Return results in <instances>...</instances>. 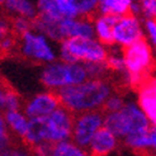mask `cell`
I'll return each mask as SVG.
<instances>
[{
    "label": "cell",
    "mask_w": 156,
    "mask_h": 156,
    "mask_svg": "<svg viewBox=\"0 0 156 156\" xmlns=\"http://www.w3.org/2000/svg\"><path fill=\"white\" fill-rule=\"evenodd\" d=\"M112 83L107 79H89L83 84L66 87L56 93L61 107L73 114L102 111L105 100L113 94Z\"/></svg>",
    "instance_id": "cell-1"
},
{
    "label": "cell",
    "mask_w": 156,
    "mask_h": 156,
    "mask_svg": "<svg viewBox=\"0 0 156 156\" xmlns=\"http://www.w3.org/2000/svg\"><path fill=\"white\" fill-rule=\"evenodd\" d=\"M103 127L112 132L117 138L124 140L128 136L147 132L151 126L140 107L135 103H128L118 112L104 114Z\"/></svg>",
    "instance_id": "cell-2"
},
{
    "label": "cell",
    "mask_w": 156,
    "mask_h": 156,
    "mask_svg": "<svg viewBox=\"0 0 156 156\" xmlns=\"http://www.w3.org/2000/svg\"><path fill=\"white\" fill-rule=\"evenodd\" d=\"M108 52L97 40L66 38L61 42V60L66 64H105Z\"/></svg>",
    "instance_id": "cell-3"
},
{
    "label": "cell",
    "mask_w": 156,
    "mask_h": 156,
    "mask_svg": "<svg viewBox=\"0 0 156 156\" xmlns=\"http://www.w3.org/2000/svg\"><path fill=\"white\" fill-rule=\"evenodd\" d=\"M87 80L89 76L83 64L53 62L46 66L41 74V83L51 90L79 85Z\"/></svg>",
    "instance_id": "cell-4"
},
{
    "label": "cell",
    "mask_w": 156,
    "mask_h": 156,
    "mask_svg": "<svg viewBox=\"0 0 156 156\" xmlns=\"http://www.w3.org/2000/svg\"><path fill=\"white\" fill-rule=\"evenodd\" d=\"M123 61L129 75L146 80L154 70V56L149 42L145 38L123 50Z\"/></svg>",
    "instance_id": "cell-5"
},
{
    "label": "cell",
    "mask_w": 156,
    "mask_h": 156,
    "mask_svg": "<svg viewBox=\"0 0 156 156\" xmlns=\"http://www.w3.org/2000/svg\"><path fill=\"white\" fill-rule=\"evenodd\" d=\"M103 123H104V113L102 111L75 114L73 133H71V138L74 141L73 144L87 151L93 136L97 133L98 129L103 127Z\"/></svg>",
    "instance_id": "cell-6"
},
{
    "label": "cell",
    "mask_w": 156,
    "mask_h": 156,
    "mask_svg": "<svg viewBox=\"0 0 156 156\" xmlns=\"http://www.w3.org/2000/svg\"><path fill=\"white\" fill-rule=\"evenodd\" d=\"M74 117L71 112L66 108L58 107L50 115L44 117V129H46V142L58 144L69 141L73 133Z\"/></svg>",
    "instance_id": "cell-7"
},
{
    "label": "cell",
    "mask_w": 156,
    "mask_h": 156,
    "mask_svg": "<svg viewBox=\"0 0 156 156\" xmlns=\"http://www.w3.org/2000/svg\"><path fill=\"white\" fill-rule=\"evenodd\" d=\"M17 56L24 57L28 61L37 62V64L38 62H52L56 58L55 52L46 41L44 36L33 34L32 32H28L22 37Z\"/></svg>",
    "instance_id": "cell-8"
},
{
    "label": "cell",
    "mask_w": 156,
    "mask_h": 156,
    "mask_svg": "<svg viewBox=\"0 0 156 156\" xmlns=\"http://www.w3.org/2000/svg\"><path fill=\"white\" fill-rule=\"evenodd\" d=\"M142 29L140 26L138 19L135 15H126V17L118 18L113 26V42L118 43L122 47L136 43L137 41L142 40Z\"/></svg>",
    "instance_id": "cell-9"
},
{
    "label": "cell",
    "mask_w": 156,
    "mask_h": 156,
    "mask_svg": "<svg viewBox=\"0 0 156 156\" xmlns=\"http://www.w3.org/2000/svg\"><path fill=\"white\" fill-rule=\"evenodd\" d=\"M60 105L61 104L56 93L50 90L47 93H42V94L36 95L29 102H27L24 107V112L26 115L29 117V119L44 118V117L50 115L53 111H56Z\"/></svg>",
    "instance_id": "cell-10"
},
{
    "label": "cell",
    "mask_w": 156,
    "mask_h": 156,
    "mask_svg": "<svg viewBox=\"0 0 156 156\" xmlns=\"http://www.w3.org/2000/svg\"><path fill=\"white\" fill-rule=\"evenodd\" d=\"M118 147V138L105 127H102L93 136L87 149L89 156H107Z\"/></svg>",
    "instance_id": "cell-11"
},
{
    "label": "cell",
    "mask_w": 156,
    "mask_h": 156,
    "mask_svg": "<svg viewBox=\"0 0 156 156\" xmlns=\"http://www.w3.org/2000/svg\"><path fill=\"white\" fill-rule=\"evenodd\" d=\"M115 17L112 15H99L94 19V32L97 33L99 42L102 44L112 46L113 42V26L117 22Z\"/></svg>",
    "instance_id": "cell-12"
},
{
    "label": "cell",
    "mask_w": 156,
    "mask_h": 156,
    "mask_svg": "<svg viewBox=\"0 0 156 156\" xmlns=\"http://www.w3.org/2000/svg\"><path fill=\"white\" fill-rule=\"evenodd\" d=\"M131 3V0H102L98 2V12L100 15L122 18L129 14Z\"/></svg>",
    "instance_id": "cell-13"
},
{
    "label": "cell",
    "mask_w": 156,
    "mask_h": 156,
    "mask_svg": "<svg viewBox=\"0 0 156 156\" xmlns=\"http://www.w3.org/2000/svg\"><path fill=\"white\" fill-rule=\"evenodd\" d=\"M2 9L4 13H14L18 14V17L26 18L32 20L37 17V9L36 6L24 0H8V2H2Z\"/></svg>",
    "instance_id": "cell-14"
},
{
    "label": "cell",
    "mask_w": 156,
    "mask_h": 156,
    "mask_svg": "<svg viewBox=\"0 0 156 156\" xmlns=\"http://www.w3.org/2000/svg\"><path fill=\"white\" fill-rule=\"evenodd\" d=\"M3 118L5 123H8L9 128L18 137H20V140L24 138L28 131V119L26 118V115H23L20 112L5 111L3 114Z\"/></svg>",
    "instance_id": "cell-15"
},
{
    "label": "cell",
    "mask_w": 156,
    "mask_h": 156,
    "mask_svg": "<svg viewBox=\"0 0 156 156\" xmlns=\"http://www.w3.org/2000/svg\"><path fill=\"white\" fill-rule=\"evenodd\" d=\"M50 156H89L88 152L70 141L53 144Z\"/></svg>",
    "instance_id": "cell-16"
},
{
    "label": "cell",
    "mask_w": 156,
    "mask_h": 156,
    "mask_svg": "<svg viewBox=\"0 0 156 156\" xmlns=\"http://www.w3.org/2000/svg\"><path fill=\"white\" fill-rule=\"evenodd\" d=\"M18 144H22V142L17 141V140L14 138L9 128L6 127L5 121L3 118V114L0 113V151H3L4 149H6V147H9V146H14Z\"/></svg>",
    "instance_id": "cell-17"
},
{
    "label": "cell",
    "mask_w": 156,
    "mask_h": 156,
    "mask_svg": "<svg viewBox=\"0 0 156 156\" xmlns=\"http://www.w3.org/2000/svg\"><path fill=\"white\" fill-rule=\"evenodd\" d=\"M124 100L121 95L118 94H112L111 97H109L107 100H105V103L102 108V112L104 114H108V113H114V112H118L121 111V109L124 107Z\"/></svg>",
    "instance_id": "cell-18"
},
{
    "label": "cell",
    "mask_w": 156,
    "mask_h": 156,
    "mask_svg": "<svg viewBox=\"0 0 156 156\" xmlns=\"http://www.w3.org/2000/svg\"><path fill=\"white\" fill-rule=\"evenodd\" d=\"M105 66L108 70L113 73H124L126 71V66H124V61L122 56L118 55H109L105 60Z\"/></svg>",
    "instance_id": "cell-19"
},
{
    "label": "cell",
    "mask_w": 156,
    "mask_h": 156,
    "mask_svg": "<svg viewBox=\"0 0 156 156\" xmlns=\"http://www.w3.org/2000/svg\"><path fill=\"white\" fill-rule=\"evenodd\" d=\"M141 14L147 19H156V0H144L140 3Z\"/></svg>",
    "instance_id": "cell-20"
},
{
    "label": "cell",
    "mask_w": 156,
    "mask_h": 156,
    "mask_svg": "<svg viewBox=\"0 0 156 156\" xmlns=\"http://www.w3.org/2000/svg\"><path fill=\"white\" fill-rule=\"evenodd\" d=\"M13 88V85L0 75V109H5V97Z\"/></svg>",
    "instance_id": "cell-21"
},
{
    "label": "cell",
    "mask_w": 156,
    "mask_h": 156,
    "mask_svg": "<svg viewBox=\"0 0 156 156\" xmlns=\"http://www.w3.org/2000/svg\"><path fill=\"white\" fill-rule=\"evenodd\" d=\"M145 26H146L147 33H149L150 38L152 40V42L156 44V19H146Z\"/></svg>",
    "instance_id": "cell-22"
},
{
    "label": "cell",
    "mask_w": 156,
    "mask_h": 156,
    "mask_svg": "<svg viewBox=\"0 0 156 156\" xmlns=\"http://www.w3.org/2000/svg\"><path fill=\"white\" fill-rule=\"evenodd\" d=\"M0 10H2V2H0Z\"/></svg>",
    "instance_id": "cell-23"
},
{
    "label": "cell",
    "mask_w": 156,
    "mask_h": 156,
    "mask_svg": "<svg viewBox=\"0 0 156 156\" xmlns=\"http://www.w3.org/2000/svg\"><path fill=\"white\" fill-rule=\"evenodd\" d=\"M155 46H156V44H155Z\"/></svg>",
    "instance_id": "cell-24"
}]
</instances>
